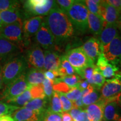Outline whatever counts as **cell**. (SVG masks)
I'll list each match as a JSON object with an SVG mask.
<instances>
[{"label":"cell","mask_w":121,"mask_h":121,"mask_svg":"<svg viewBox=\"0 0 121 121\" xmlns=\"http://www.w3.org/2000/svg\"><path fill=\"white\" fill-rule=\"evenodd\" d=\"M44 20L55 39L56 46L64 44L73 37L75 30L66 12L57 4L53 8Z\"/></svg>","instance_id":"1"},{"label":"cell","mask_w":121,"mask_h":121,"mask_svg":"<svg viewBox=\"0 0 121 121\" xmlns=\"http://www.w3.org/2000/svg\"><path fill=\"white\" fill-rule=\"evenodd\" d=\"M28 65L25 56L17 55L10 59L2 67V81L7 86L26 72Z\"/></svg>","instance_id":"2"},{"label":"cell","mask_w":121,"mask_h":121,"mask_svg":"<svg viewBox=\"0 0 121 121\" xmlns=\"http://www.w3.org/2000/svg\"><path fill=\"white\" fill-rule=\"evenodd\" d=\"M88 13L84 1H75L71 7L66 12L74 30L85 33L89 29Z\"/></svg>","instance_id":"3"},{"label":"cell","mask_w":121,"mask_h":121,"mask_svg":"<svg viewBox=\"0 0 121 121\" xmlns=\"http://www.w3.org/2000/svg\"><path fill=\"white\" fill-rule=\"evenodd\" d=\"M100 100L105 104L119 100L121 94V71H119L114 78L105 80L100 88Z\"/></svg>","instance_id":"4"},{"label":"cell","mask_w":121,"mask_h":121,"mask_svg":"<svg viewBox=\"0 0 121 121\" xmlns=\"http://www.w3.org/2000/svg\"><path fill=\"white\" fill-rule=\"evenodd\" d=\"M52 0H28L24 3V9L26 16H43L47 15L56 5Z\"/></svg>","instance_id":"5"},{"label":"cell","mask_w":121,"mask_h":121,"mask_svg":"<svg viewBox=\"0 0 121 121\" xmlns=\"http://www.w3.org/2000/svg\"><path fill=\"white\" fill-rule=\"evenodd\" d=\"M30 85L27 82L25 73L10 83L3 89L0 94V100H4L6 103L9 100L17 97L30 88Z\"/></svg>","instance_id":"6"},{"label":"cell","mask_w":121,"mask_h":121,"mask_svg":"<svg viewBox=\"0 0 121 121\" xmlns=\"http://www.w3.org/2000/svg\"><path fill=\"white\" fill-rule=\"evenodd\" d=\"M101 53L109 62L118 66L121 62V34H119L109 44L101 48Z\"/></svg>","instance_id":"7"},{"label":"cell","mask_w":121,"mask_h":121,"mask_svg":"<svg viewBox=\"0 0 121 121\" xmlns=\"http://www.w3.org/2000/svg\"><path fill=\"white\" fill-rule=\"evenodd\" d=\"M63 56L73 67L76 72L82 69L87 65L94 63L87 57L81 47L69 50Z\"/></svg>","instance_id":"8"},{"label":"cell","mask_w":121,"mask_h":121,"mask_svg":"<svg viewBox=\"0 0 121 121\" xmlns=\"http://www.w3.org/2000/svg\"><path fill=\"white\" fill-rule=\"evenodd\" d=\"M36 44L45 50H55L57 47L55 39L47 25L43 20L40 28L35 35Z\"/></svg>","instance_id":"9"},{"label":"cell","mask_w":121,"mask_h":121,"mask_svg":"<svg viewBox=\"0 0 121 121\" xmlns=\"http://www.w3.org/2000/svg\"><path fill=\"white\" fill-rule=\"evenodd\" d=\"M25 57L28 63V67L34 68L44 71V51L38 45L35 44L29 48L27 49Z\"/></svg>","instance_id":"10"},{"label":"cell","mask_w":121,"mask_h":121,"mask_svg":"<svg viewBox=\"0 0 121 121\" xmlns=\"http://www.w3.org/2000/svg\"><path fill=\"white\" fill-rule=\"evenodd\" d=\"M23 22H18L15 23L4 25L0 30V37L9 41L16 43L23 41L22 31Z\"/></svg>","instance_id":"11"},{"label":"cell","mask_w":121,"mask_h":121,"mask_svg":"<svg viewBox=\"0 0 121 121\" xmlns=\"http://www.w3.org/2000/svg\"><path fill=\"white\" fill-rule=\"evenodd\" d=\"M44 20V16H33L25 20L22 24L24 44H28L30 38L35 36Z\"/></svg>","instance_id":"12"},{"label":"cell","mask_w":121,"mask_h":121,"mask_svg":"<svg viewBox=\"0 0 121 121\" xmlns=\"http://www.w3.org/2000/svg\"><path fill=\"white\" fill-rule=\"evenodd\" d=\"M20 48L15 43L0 37V63H5L18 55Z\"/></svg>","instance_id":"13"},{"label":"cell","mask_w":121,"mask_h":121,"mask_svg":"<svg viewBox=\"0 0 121 121\" xmlns=\"http://www.w3.org/2000/svg\"><path fill=\"white\" fill-rule=\"evenodd\" d=\"M45 112H39L22 107L11 115L14 121H43Z\"/></svg>","instance_id":"14"},{"label":"cell","mask_w":121,"mask_h":121,"mask_svg":"<svg viewBox=\"0 0 121 121\" xmlns=\"http://www.w3.org/2000/svg\"><path fill=\"white\" fill-rule=\"evenodd\" d=\"M121 13L117 9L107 4L105 1H101L100 16L104 20V27L107 24H117Z\"/></svg>","instance_id":"15"},{"label":"cell","mask_w":121,"mask_h":121,"mask_svg":"<svg viewBox=\"0 0 121 121\" xmlns=\"http://www.w3.org/2000/svg\"><path fill=\"white\" fill-rule=\"evenodd\" d=\"M96 66L99 68L103 76L107 78V80L114 78L119 72V67L109 62L102 53L98 57Z\"/></svg>","instance_id":"16"},{"label":"cell","mask_w":121,"mask_h":121,"mask_svg":"<svg viewBox=\"0 0 121 121\" xmlns=\"http://www.w3.org/2000/svg\"><path fill=\"white\" fill-rule=\"evenodd\" d=\"M81 48L87 57L94 63L100 54L102 53L100 43L99 39L95 38H91L89 39L83 44Z\"/></svg>","instance_id":"17"},{"label":"cell","mask_w":121,"mask_h":121,"mask_svg":"<svg viewBox=\"0 0 121 121\" xmlns=\"http://www.w3.org/2000/svg\"><path fill=\"white\" fill-rule=\"evenodd\" d=\"M44 65V71H57L60 67L61 57L59 55L58 52L55 50H45Z\"/></svg>","instance_id":"18"},{"label":"cell","mask_w":121,"mask_h":121,"mask_svg":"<svg viewBox=\"0 0 121 121\" xmlns=\"http://www.w3.org/2000/svg\"><path fill=\"white\" fill-rule=\"evenodd\" d=\"M118 34L119 30L117 24H107L105 25L99 35L100 49L103 47L109 44Z\"/></svg>","instance_id":"19"},{"label":"cell","mask_w":121,"mask_h":121,"mask_svg":"<svg viewBox=\"0 0 121 121\" xmlns=\"http://www.w3.org/2000/svg\"><path fill=\"white\" fill-rule=\"evenodd\" d=\"M0 17L4 25L13 24L18 22H22V15L20 10V8L1 11Z\"/></svg>","instance_id":"20"},{"label":"cell","mask_w":121,"mask_h":121,"mask_svg":"<svg viewBox=\"0 0 121 121\" xmlns=\"http://www.w3.org/2000/svg\"><path fill=\"white\" fill-rule=\"evenodd\" d=\"M105 104L102 101L87 106L85 110L91 121H102Z\"/></svg>","instance_id":"21"},{"label":"cell","mask_w":121,"mask_h":121,"mask_svg":"<svg viewBox=\"0 0 121 121\" xmlns=\"http://www.w3.org/2000/svg\"><path fill=\"white\" fill-rule=\"evenodd\" d=\"M103 119L105 121H121V115L118 109L117 102H111L104 106Z\"/></svg>","instance_id":"22"},{"label":"cell","mask_w":121,"mask_h":121,"mask_svg":"<svg viewBox=\"0 0 121 121\" xmlns=\"http://www.w3.org/2000/svg\"><path fill=\"white\" fill-rule=\"evenodd\" d=\"M88 26L91 32L98 35L102 32L104 28V20L101 16L88 13Z\"/></svg>","instance_id":"23"},{"label":"cell","mask_w":121,"mask_h":121,"mask_svg":"<svg viewBox=\"0 0 121 121\" xmlns=\"http://www.w3.org/2000/svg\"><path fill=\"white\" fill-rule=\"evenodd\" d=\"M25 76L27 82L31 86L42 84L45 79L43 71L34 68H30L26 71Z\"/></svg>","instance_id":"24"},{"label":"cell","mask_w":121,"mask_h":121,"mask_svg":"<svg viewBox=\"0 0 121 121\" xmlns=\"http://www.w3.org/2000/svg\"><path fill=\"white\" fill-rule=\"evenodd\" d=\"M48 100L47 98L32 99L25 104L23 107L34 111L45 112L48 109V108H47Z\"/></svg>","instance_id":"25"},{"label":"cell","mask_w":121,"mask_h":121,"mask_svg":"<svg viewBox=\"0 0 121 121\" xmlns=\"http://www.w3.org/2000/svg\"><path fill=\"white\" fill-rule=\"evenodd\" d=\"M57 71L58 72L60 78L66 76L72 75L76 73L75 69L69 63V62L66 60L64 56H61L60 67Z\"/></svg>","instance_id":"26"},{"label":"cell","mask_w":121,"mask_h":121,"mask_svg":"<svg viewBox=\"0 0 121 121\" xmlns=\"http://www.w3.org/2000/svg\"><path fill=\"white\" fill-rule=\"evenodd\" d=\"M31 100H32V98H31L29 89L25 91L21 95L10 100H9L6 103L9 104H11V105L16 106L19 108H22L26 103H28L29 102H30Z\"/></svg>","instance_id":"27"},{"label":"cell","mask_w":121,"mask_h":121,"mask_svg":"<svg viewBox=\"0 0 121 121\" xmlns=\"http://www.w3.org/2000/svg\"><path fill=\"white\" fill-rule=\"evenodd\" d=\"M87 81L89 84L93 85L95 89L99 90L105 82V79L103 76L99 68L96 66L94 70L93 75L91 78Z\"/></svg>","instance_id":"28"},{"label":"cell","mask_w":121,"mask_h":121,"mask_svg":"<svg viewBox=\"0 0 121 121\" xmlns=\"http://www.w3.org/2000/svg\"><path fill=\"white\" fill-rule=\"evenodd\" d=\"M50 100L51 103H50L49 107L48 108V110L49 111L52 113H59V114L63 112L61 102L58 93L53 91V94Z\"/></svg>","instance_id":"29"},{"label":"cell","mask_w":121,"mask_h":121,"mask_svg":"<svg viewBox=\"0 0 121 121\" xmlns=\"http://www.w3.org/2000/svg\"><path fill=\"white\" fill-rule=\"evenodd\" d=\"M84 4L89 13L100 16V3L99 0H85Z\"/></svg>","instance_id":"30"},{"label":"cell","mask_w":121,"mask_h":121,"mask_svg":"<svg viewBox=\"0 0 121 121\" xmlns=\"http://www.w3.org/2000/svg\"><path fill=\"white\" fill-rule=\"evenodd\" d=\"M100 100V93L99 90L95 89L93 92L89 94L86 96L82 98L83 103L84 106H87L95 104Z\"/></svg>","instance_id":"31"},{"label":"cell","mask_w":121,"mask_h":121,"mask_svg":"<svg viewBox=\"0 0 121 121\" xmlns=\"http://www.w3.org/2000/svg\"><path fill=\"white\" fill-rule=\"evenodd\" d=\"M56 79L58 81H62L64 82L66 85H67L70 87H73L77 86L78 83L81 80H82L80 77L77 74L70 76H66L64 77H60V78H57Z\"/></svg>","instance_id":"32"},{"label":"cell","mask_w":121,"mask_h":121,"mask_svg":"<svg viewBox=\"0 0 121 121\" xmlns=\"http://www.w3.org/2000/svg\"><path fill=\"white\" fill-rule=\"evenodd\" d=\"M95 67L96 65L94 63H91L76 72L82 79H85L86 81H88L93 76V72Z\"/></svg>","instance_id":"33"},{"label":"cell","mask_w":121,"mask_h":121,"mask_svg":"<svg viewBox=\"0 0 121 121\" xmlns=\"http://www.w3.org/2000/svg\"><path fill=\"white\" fill-rule=\"evenodd\" d=\"M29 90L32 99L47 98L45 97L44 92L42 84L31 86L29 88Z\"/></svg>","instance_id":"34"},{"label":"cell","mask_w":121,"mask_h":121,"mask_svg":"<svg viewBox=\"0 0 121 121\" xmlns=\"http://www.w3.org/2000/svg\"><path fill=\"white\" fill-rule=\"evenodd\" d=\"M20 108L19 107L0 101V117L4 116H11L12 114Z\"/></svg>","instance_id":"35"},{"label":"cell","mask_w":121,"mask_h":121,"mask_svg":"<svg viewBox=\"0 0 121 121\" xmlns=\"http://www.w3.org/2000/svg\"><path fill=\"white\" fill-rule=\"evenodd\" d=\"M17 8H20L19 1L11 0H0V12Z\"/></svg>","instance_id":"36"},{"label":"cell","mask_w":121,"mask_h":121,"mask_svg":"<svg viewBox=\"0 0 121 121\" xmlns=\"http://www.w3.org/2000/svg\"><path fill=\"white\" fill-rule=\"evenodd\" d=\"M53 89L54 91L57 93L66 94L71 90V87L69 86L65 83L56 79L53 85Z\"/></svg>","instance_id":"37"},{"label":"cell","mask_w":121,"mask_h":121,"mask_svg":"<svg viewBox=\"0 0 121 121\" xmlns=\"http://www.w3.org/2000/svg\"><path fill=\"white\" fill-rule=\"evenodd\" d=\"M61 102L62 111L63 112H69L73 108V103L65 96V94L58 93Z\"/></svg>","instance_id":"38"},{"label":"cell","mask_w":121,"mask_h":121,"mask_svg":"<svg viewBox=\"0 0 121 121\" xmlns=\"http://www.w3.org/2000/svg\"><path fill=\"white\" fill-rule=\"evenodd\" d=\"M43 87L45 97L48 100L51 99L52 98L53 94V82L50 80L45 78L42 83Z\"/></svg>","instance_id":"39"},{"label":"cell","mask_w":121,"mask_h":121,"mask_svg":"<svg viewBox=\"0 0 121 121\" xmlns=\"http://www.w3.org/2000/svg\"><path fill=\"white\" fill-rule=\"evenodd\" d=\"M81 93L82 90H80L77 86H75L72 87L71 90L68 93L65 94V95L71 102H73L81 96Z\"/></svg>","instance_id":"40"},{"label":"cell","mask_w":121,"mask_h":121,"mask_svg":"<svg viewBox=\"0 0 121 121\" xmlns=\"http://www.w3.org/2000/svg\"><path fill=\"white\" fill-rule=\"evenodd\" d=\"M43 121H62L61 116L60 114L52 113L47 109L44 116Z\"/></svg>","instance_id":"41"},{"label":"cell","mask_w":121,"mask_h":121,"mask_svg":"<svg viewBox=\"0 0 121 121\" xmlns=\"http://www.w3.org/2000/svg\"><path fill=\"white\" fill-rule=\"evenodd\" d=\"M75 2V0H58L56 1L57 6L63 10V11L67 12Z\"/></svg>","instance_id":"42"},{"label":"cell","mask_w":121,"mask_h":121,"mask_svg":"<svg viewBox=\"0 0 121 121\" xmlns=\"http://www.w3.org/2000/svg\"><path fill=\"white\" fill-rule=\"evenodd\" d=\"M44 75L46 79H48L50 81H52L54 83L56 78H58L59 75L57 71H45L44 72Z\"/></svg>","instance_id":"43"},{"label":"cell","mask_w":121,"mask_h":121,"mask_svg":"<svg viewBox=\"0 0 121 121\" xmlns=\"http://www.w3.org/2000/svg\"><path fill=\"white\" fill-rule=\"evenodd\" d=\"M73 121H91L85 110H82L73 119Z\"/></svg>","instance_id":"44"},{"label":"cell","mask_w":121,"mask_h":121,"mask_svg":"<svg viewBox=\"0 0 121 121\" xmlns=\"http://www.w3.org/2000/svg\"><path fill=\"white\" fill-rule=\"evenodd\" d=\"M105 2L109 4V5L117 9L118 11L121 13V0H107V1H105Z\"/></svg>","instance_id":"45"},{"label":"cell","mask_w":121,"mask_h":121,"mask_svg":"<svg viewBox=\"0 0 121 121\" xmlns=\"http://www.w3.org/2000/svg\"><path fill=\"white\" fill-rule=\"evenodd\" d=\"M72 103H73V108L82 109L83 107H85L84 105V103H83L82 97L81 96H80L79 98H78L76 100H75V102H72Z\"/></svg>","instance_id":"46"},{"label":"cell","mask_w":121,"mask_h":121,"mask_svg":"<svg viewBox=\"0 0 121 121\" xmlns=\"http://www.w3.org/2000/svg\"><path fill=\"white\" fill-rule=\"evenodd\" d=\"M94 89H95L93 85L89 84L88 87H87L86 89L82 90V93H81V96L83 98V97H84V96H86V95L89 94L91 93V92H93Z\"/></svg>","instance_id":"47"},{"label":"cell","mask_w":121,"mask_h":121,"mask_svg":"<svg viewBox=\"0 0 121 121\" xmlns=\"http://www.w3.org/2000/svg\"><path fill=\"white\" fill-rule=\"evenodd\" d=\"M62 118V121H73L71 116L69 112H62L60 113Z\"/></svg>","instance_id":"48"},{"label":"cell","mask_w":121,"mask_h":121,"mask_svg":"<svg viewBox=\"0 0 121 121\" xmlns=\"http://www.w3.org/2000/svg\"><path fill=\"white\" fill-rule=\"evenodd\" d=\"M89 85V84L86 80H81L79 82V83H78V85H77V87H78V88H79L80 90H84V89H86L87 87H88Z\"/></svg>","instance_id":"49"},{"label":"cell","mask_w":121,"mask_h":121,"mask_svg":"<svg viewBox=\"0 0 121 121\" xmlns=\"http://www.w3.org/2000/svg\"><path fill=\"white\" fill-rule=\"evenodd\" d=\"M4 84L2 81V66L0 63V91L3 89Z\"/></svg>","instance_id":"50"},{"label":"cell","mask_w":121,"mask_h":121,"mask_svg":"<svg viewBox=\"0 0 121 121\" xmlns=\"http://www.w3.org/2000/svg\"><path fill=\"white\" fill-rule=\"evenodd\" d=\"M0 121H14L11 116H4L0 117Z\"/></svg>","instance_id":"51"},{"label":"cell","mask_w":121,"mask_h":121,"mask_svg":"<svg viewBox=\"0 0 121 121\" xmlns=\"http://www.w3.org/2000/svg\"><path fill=\"white\" fill-rule=\"evenodd\" d=\"M117 28L118 29V30H121V16L120 18H119V20L118 21L117 23Z\"/></svg>","instance_id":"52"},{"label":"cell","mask_w":121,"mask_h":121,"mask_svg":"<svg viewBox=\"0 0 121 121\" xmlns=\"http://www.w3.org/2000/svg\"><path fill=\"white\" fill-rule=\"evenodd\" d=\"M4 26V24H3L2 20H1V17H0V30H1V29H2V28Z\"/></svg>","instance_id":"53"},{"label":"cell","mask_w":121,"mask_h":121,"mask_svg":"<svg viewBox=\"0 0 121 121\" xmlns=\"http://www.w3.org/2000/svg\"><path fill=\"white\" fill-rule=\"evenodd\" d=\"M119 100L120 101L121 103V94L120 95V96H119Z\"/></svg>","instance_id":"54"},{"label":"cell","mask_w":121,"mask_h":121,"mask_svg":"<svg viewBox=\"0 0 121 121\" xmlns=\"http://www.w3.org/2000/svg\"></svg>","instance_id":"55"},{"label":"cell","mask_w":121,"mask_h":121,"mask_svg":"<svg viewBox=\"0 0 121 121\" xmlns=\"http://www.w3.org/2000/svg\"></svg>","instance_id":"56"}]
</instances>
